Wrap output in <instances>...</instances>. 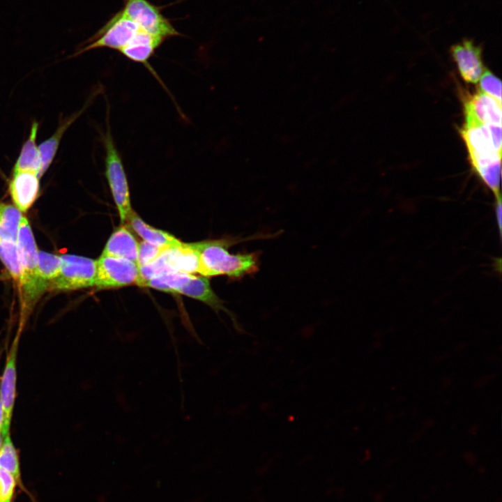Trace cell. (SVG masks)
<instances>
[{"label":"cell","mask_w":502,"mask_h":502,"mask_svg":"<svg viewBox=\"0 0 502 502\" xmlns=\"http://www.w3.org/2000/svg\"><path fill=\"white\" fill-rule=\"evenodd\" d=\"M0 259L12 277L20 282L22 267L15 242L0 241Z\"/></svg>","instance_id":"cell-19"},{"label":"cell","mask_w":502,"mask_h":502,"mask_svg":"<svg viewBox=\"0 0 502 502\" xmlns=\"http://www.w3.org/2000/svg\"><path fill=\"white\" fill-rule=\"evenodd\" d=\"M127 220L132 229L144 241L151 244L164 248H176L181 246L183 243V242L168 232L149 225L133 211Z\"/></svg>","instance_id":"cell-15"},{"label":"cell","mask_w":502,"mask_h":502,"mask_svg":"<svg viewBox=\"0 0 502 502\" xmlns=\"http://www.w3.org/2000/svg\"><path fill=\"white\" fill-rule=\"evenodd\" d=\"M22 267L20 284L22 288L26 310L33 306L47 283L38 271V250L31 228L26 218L22 216L16 241Z\"/></svg>","instance_id":"cell-3"},{"label":"cell","mask_w":502,"mask_h":502,"mask_svg":"<svg viewBox=\"0 0 502 502\" xmlns=\"http://www.w3.org/2000/svg\"><path fill=\"white\" fill-rule=\"evenodd\" d=\"M139 283V266L126 259L101 254L96 261L97 289H111Z\"/></svg>","instance_id":"cell-6"},{"label":"cell","mask_w":502,"mask_h":502,"mask_svg":"<svg viewBox=\"0 0 502 502\" xmlns=\"http://www.w3.org/2000/svg\"><path fill=\"white\" fill-rule=\"evenodd\" d=\"M138 247L135 236L122 225L112 234L102 254L126 259L137 264Z\"/></svg>","instance_id":"cell-13"},{"label":"cell","mask_w":502,"mask_h":502,"mask_svg":"<svg viewBox=\"0 0 502 502\" xmlns=\"http://www.w3.org/2000/svg\"><path fill=\"white\" fill-rule=\"evenodd\" d=\"M0 468L12 475L17 483L21 482L19 457L10 434L5 437L0 449Z\"/></svg>","instance_id":"cell-18"},{"label":"cell","mask_w":502,"mask_h":502,"mask_svg":"<svg viewBox=\"0 0 502 502\" xmlns=\"http://www.w3.org/2000/svg\"><path fill=\"white\" fill-rule=\"evenodd\" d=\"M496 209V222L499 226V229L501 234V202L496 203L495 206Z\"/></svg>","instance_id":"cell-24"},{"label":"cell","mask_w":502,"mask_h":502,"mask_svg":"<svg viewBox=\"0 0 502 502\" xmlns=\"http://www.w3.org/2000/svg\"><path fill=\"white\" fill-rule=\"evenodd\" d=\"M480 81V91L494 98L501 105V82L492 72L485 69Z\"/></svg>","instance_id":"cell-21"},{"label":"cell","mask_w":502,"mask_h":502,"mask_svg":"<svg viewBox=\"0 0 502 502\" xmlns=\"http://www.w3.org/2000/svg\"><path fill=\"white\" fill-rule=\"evenodd\" d=\"M464 105L465 123L463 127L501 126V105L481 91L469 96Z\"/></svg>","instance_id":"cell-10"},{"label":"cell","mask_w":502,"mask_h":502,"mask_svg":"<svg viewBox=\"0 0 502 502\" xmlns=\"http://www.w3.org/2000/svg\"><path fill=\"white\" fill-rule=\"evenodd\" d=\"M39 177L31 171L13 172L9 185L11 198L21 211H26L33 204L39 192Z\"/></svg>","instance_id":"cell-12"},{"label":"cell","mask_w":502,"mask_h":502,"mask_svg":"<svg viewBox=\"0 0 502 502\" xmlns=\"http://www.w3.org/2000/svg\"><path fill=\"white\" fill-rule=\"evenodd\" d=\"M5 437L6 436L3 435V432H0V449L2 446Z\"/></svg>","instance_id":"cell-26"},{"label":"cell","mask_w":502,"mask_h":502,"mask_svg":"<svg viewBox=\"0 0 502 502\" xmlns=\"http://www.w3.org/2000/svg\"><path fill=\"white\" fill-rule=\"evenodd\" d=\"M461 135L469 160L501 158V126L483 125L463 127Z\"/></svg>","instance_id":"cell-8"},{"label":"cell","mask_w":502,"mask_h":502,"mask_svg":"<svg viewBox=\"0 0 502 502\" xmlns=\"http://www.w3.org/2000/svg\"><path fill=\"white\" fill-rule=\"evenodd\" d=\"M59 273L54 280L57 289L73 290L95 284L96 260L82 256L63 254L59 257Z\"/></svg>","instance_id":"cell-7"},{"label":"cell","mask_w":502,"mask_h":502,"mask_svg":"<svg viewBox=\"0 0 502 502\" xmlns=\"http://www.w3.org/2000/svg\"><path fill=\"white\" fill-rule=\"evenodd\" d=\"M38 123L33 122L29 136L22 146L20 153L14 165L13 172L31 171L40 178L41 158L38 146L36 144V136Z\"/></svg>","instance_id":"cell-16"},{"label":"cell","mask_w":502,"mask_h":502,"mask_svg":"<svg viewBox=\"0 0 502 502\" xmlns=\"http://www.w3.org/2000/svg\"><path fill=\"white\" fill-rule=\"evenodd\" d=\"M161 6L148 0H124L123 13L147 33L164 40L181 36L161 13Z\"/></svg>","instance_id":"cell-5"},{"label":"cell","mask_w":502,"mask_h":502,"mask_svg":"<svg viewBox=\"0 0 502 502\" xmlns=\"http://www.w3.org/2000/svg\"><path fill=\"white\" fill-rule=\"evenodd\" d=\"M17 482L14 477L0 468V502H11Z\"/></svg>","instance_id":"cell-23"},{"label":"cell","mask_w":502,"mask_h":502,"mask_svg":"<svg viewBox=\"0 0 502 502\" xmlns=\"http://www.w3.org/2000/svg\"><path fill=\"white\" fill-rule=\"evenodd\" d=\"M109 106L107 105L106 130L102 134V141L105 151V173L121 222L123 223L127 220L132 209L126 172L111 131Z\"/></svg>","instance_id":"cell-2"},{"label":"cell","mask_w":502,"mask_h":502,"mask_svg":"<svg viewBox=\"0 0 502 502\" xmlns=\"http://www.w3.org/2000/svg\"><path fill=\"white\" fill-rule=\"evenodd\" d=\"M450 52L462 79L469 83H477L485 70L480 47L465 39L453 45Z\"/></svg>","instance_id":"cell-11"},{"label":"cell","mask_w":502,"mask_h":502,"mask_svg":"<svg viewBox=\"0 0 502 502\" xmlns=\"http://www.w3.org/2000/svg\"><path fill=\"white\" fill-rule=\"evenodd\" d=\"M4 425V412L3 409V405L1 401L0 398V432H3Z\"/></svg>","instance_id":"cell-25"},{"label":"cell","mask_w":502,"mask_h":502,"mask_svg":"<svg viewBox=\"0 0 502 502\" xmlns=\"http://www.w3.org/2000/svg\"><path fill=\"white\" fill-rule=\"evenodd\" d=\"M38 265L40 276L46 283L49 280H54L59 273V257L56 254L38 251Z\"/></svg>","instance_id":"cell-20"},{"label":"cell","mask_w":502,"mask_h":502,"mask_svg":"<svg viewBox=\"0 0 502 502\" xmlns=\"http://www.w3.org/2000/svg\"><path fill=\"white\" fill-rule=\"evenodd\" d=\"M95 96H96V92H94L92 98ZM92 98H90L89 100L86 101V104L81 109L61 121L54 134L38 146L42 164L40 177L52 162L64 133L89 106L91 100H93Z\"/></svg>","instance_id":"cell-14"},{"label":"cell","mask_w":502,"mask_h":502,"mask_svg":"<svg viewBox=\"0 0 502 502\" xmlns=\"http://www.w3.org/2000/svg\"><path fill=\"white\" fill-rule=\"evenodd\" d=\"M138 24L128 17L120 10L90 38L84 42L73 56H79L87 51L98 48H109L120 52L129 45L142 30Z\"/></svg>","instance_id":"cell-4"},{"label":"cell","mask_w":502,"mask_h":502,"mask_svg":"<svg viewBox=\"0 0 502 502\" xmlns=\"http://www.w3.org/2000/svg\"><path fill=\"white\" fill-rule=\"evenodd\" d=\"M20 330L7 353L6 364L0 378V398L4 412L3 434H10V424L16 398L17 356L20 337Z\"/></svg>","instance_id":"cell-9"},{"label":"cell","mask_w":502,"mask_h":502,"mask_svg":"<svg viewBox=\"0 0 502 502\" xmlns=\"http://www.w3.org/2000/svg\"><path fill=\"white\" fill-rule=\"evenodd\" d=\"M169 248L160 247L146 241L139 243L137 264L139 267L155 260L163 251Z\"/></svg>","instance_id":"cell-22"},{"label":"cell","mask_w":502,"mask_h":502,"mask_svg":"<svg viewBox=\"0 0 502 502\" xmlns=\"http://www.w3.org/2000/svg\"><path fill=\"white\" fill-rule=\"evenodd\" d=\"M274 236L272 234H260L245 238L228 237L192 243L199 259L198 273L207 277L225 275L233 280L255 274L259 270L261 252L231 254L229 248L252 239Z\"/></svg>","instance_id":"cell-1"},{"label":"cell","mask_w":502,"mask_h":502,"mask_svg":"<svg viewBox=\"0 0 502 502\" xmlns=\"http://www.w3.org/2000/svg\"><path fill=\"white\" fill-rule=\"evenodd\" d=\"M21 211L8 204H0V241H17Z\"/></svg>","instance_id":"cell-17"}]
</instances>
